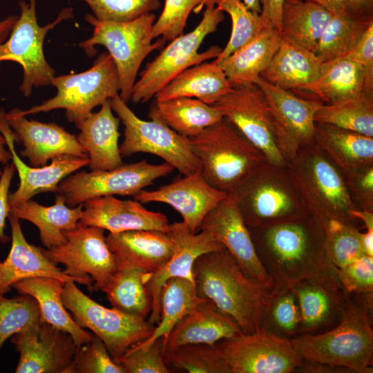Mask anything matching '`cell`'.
I'll list each match as a JSON object with an SVG mask.
<instances>
[{
  "instance_id": "1",
  "label": "cell",
  "mask_w": 373,
  "mask_h": 373,
  "mask_svg": "<svg viewBox=\"0 0 373 373\" xmlns=\"http://www.w3.org/2000/svg\"><path fill=\"white\" fill-rule=\"evenodd\" d=\"M257 255L273 280L270 292L302 281L315 283L338 298L349 296L324 247V229L308 213L260 228H249Z\"/></svg>"
},
{
  "instance_id": "2",
  "label": "cell",
  "mask_w": 373,
  "mask_h": 373,
  "mask_svg": "<svg viewBox=\"0 0 373 373\" xmlns=\"http://www.w3.org/2000/svg\"><path fill=\"white\" fill-rule=\"evenodd\" d=\"M193 271L198 296L211 301L243 334L263 328L269 290L248 276L226 248L199 256Z\"/></svg>"
},
{
  "instance_id": "3",
  "label": "cell",
  "mask_w": 373,
  "mask_h": 373,
  "mask_svg": "<svg viewBox=\"0 0 373 373\" xmlns=\"http://www.w3.org/2000/svg\"><path fill=\"white\" fill-rule=\"evenodd\" d=\"M372 294L350 295L336 326L323 333H305L291 338L304 361L347 367L355 373H372Z\"/></svg>"
},
{
  "instance_id": "4",
  "label": "cell",
  "mask_w": 373,
  "mask_h": 373,
  "mask_svg": "<svg viewBox=\"0 0 373 373\" xmlns=\"http://www.w3.org/2000/svg\"><path fill=\"white\" fill-rule=\"evenodd\" d=\"M190 140L204 180L228 194L268 163L264 154L224 117Z\"/></svg>"
},
{
  "instance_id": "5",
  "label": "cell",
  "mask_w": 373,
  "mask_h": 373,
  "mask_svg": "<svg viewBox=\"0 0 373 373\" xmlns=\"http://www.w3.org/2000/svg\"><path fill=\"white\" fill-rule=\"evenodd\" d=\"M287 170L306 211L323 229L331 220L354 224L350 212L358 207L343 175L314 142L301 149Z\"/></svg>"
},
{
  "instance_id": "6",
  "label": "cell",
  "mask_w": 373,
  "mask_h": 373,
  "mask_svg": "<svg viewBox=\"0 0 373 373\" xmlns=\"http://www.w3.org/2000/svg\"><path fill=\"white\" fill-rule=\"evenodd\" d=\"M85 19L93 26V32L79 46L89 57L95 55L96 45L107 49L118 73L119 96L127 102L131 99L142 62L152 51L161 49L166 42L161 37L153 42L155 15L149 12L127 21H108L86 15Z\"/></svg>"
},
{
  "instance_id": "7",
  "label": "cell",
  "mask_w": 373,
  "mask_h": 373,
  "mask_svg": "<svg viewBox=\"0 0 373 373\" xmlns=\"http://www.w3.org/2000/svg\"><path fill=\"white\" fill-rule=\"evenodd\" d=\"M223 12L216 6H206L202 18L196 27L171 41L140 73L131 97L135 103H144L184 70L216 58L222 48L211 46L204 52L198 50L206 37L215 32L224 21Z\"/></svg>"
},
{
  "instance_id": "8",
  "label": "cell",
  "mask_w": 373,
  "mask_h": 373,
  "mask_svg": "<svg viewBox=\"0 0 373 373\" xmlns=\"http://www.w3.org/2000/svg\"><path fill=\"white\" fill-rule=\"evenodd\" d=\"M248 228H260L308 214L286 167L267 163L233 193Z\"/></svg>"
},
{
  "instance_id": "9",
  "label": "cell",
  "mask_w": 373,
  "mask_h": 373,
  "mask_svg": "<svg viewBox=\"0 0 373 373\" xmlns=\"http://www.w3.org/2000/svg\"><path fill=\"white\" fill-rule=\"evenodd\" d=\"M50 84L57 89L53 97L26 111L16 108L17 113L26 116L62 108L68 120L77 124L119 91L117 68L108 52L101 53L87 70L55 76Z\"/></svg>"
},
{
  "instance_id": "10",
  "label": "cell",
  "mask_w": 373,
  "mask_h": 373,
  "mask_svg": "<svg viewBox=\"0 0 373 373\" xmlns=\"http://www.w3.org/2000/svg\"><path fill=\"white\" fill-rule=\"evenodd\" d=\"M75 283H65L61 293L64 305L80 327L90 329L102 339L114 361L151 335L155 326L148 321L101 305Z\"/></svg>"
},
{
  "instance_id": "11",
  "label": "cell",
  "mask_w": 373,
  "mask_h": 373,
  "mask_svg": "<svg viewBox=\"0 0 373 373\" xmlns=\"http://www.w3.org/2000/svg\"><path fill=\"white\" fill-rule=\"evenodd\" d=\"M111 103L124 126V137L119 146L122 157L138 153H149L164 160L183 175L200 170L190 138L160 121L139 118L119 95L112 98Z\"/></svg>"
},
{
  "instance_id": "12",
  "label": "cell",
  "mask_w": 373,
  "mask_h": 373,
  "mask_svg": "<svg viewBox=\"0 0 373 373\" xmlns=\"http://www.w3.org/2000/svg\"><path fill=\"white\" fill-rule=\"evenodd\" d=\"M173 169L166 162L154 164L143 160L108 170L81 171L64 178L59 184L56 193L70 207L102 196L134 197L153 184L157 179L172 173Z\"/></svg>"
},
{
  "instance_id": "13",
  "label": "cell",
  "mask_w": 373,
  "mask_h": 373,
  "mask_svg": "<svg viewBox=\"0 0 373 373\" xmlns=\"http://www.w3.org/2000/svg\"><path fill=\"white\" fill-rule=\"evenodd\" d=\"M21 14L13 26L8 40L0 44V61H12L20 64L23 77L19 87L28 97L33 87L50 84L55 76V70L48 64L44 54V41L49 30L61 21L72 17L70 8H65L52 23L40 26L36 16V0L19 3Z\"/></svg>"
},
{
  "instance_id": "14",
  "label": "cell",
  "mask_w": 373,
  "mask_h": 373,
  "mask_svg": "<svg viewBox=\"0 0 373 373\" xmlns=\"http://www.w3.org/2000/svg\"><path fill=\"white\" fill-rule=\"evenodd\" d=\"M104 229L83 225L65 233L66 242L44 249L52 261L65 266L64 273L95 291H103L117 270L115 256L110 249Z\"/></svg>"
},
{
  "instance_id": "15",
  "label": "cell",
  "mask_w": 373,
  "mask_h": 373,
  "mask_svg": "<svg viewBox=\"0 0 373 373\" xmlns=\"http://www.w3.org/2000/svg\"><path fill=\"white\" fill-rule=\"evenodd\" d=\"M216 345L231 373H290L304 362L291 338L264 328L223 339Z\"/></svg>"
},
{
  "instance_id": "16",
  "label": "cell",
  "mask_w": 373,
  "mask_h": 373,
  "mask_svg": "<svg viewBox=\"0 0 373 373\" xmlns=\"http://www.w3.org/2000/svg\"><path fill=\"white\" fill-rule=\"evenodd\" d=\"M255 84L262 91L272 117L277 146L288 162L303 147L314 142V116L323 104L298 97L260 76Z\"/></svg>"
},
{
  "instance_id": "17",
  "label": "cell",
  "mask_w": 373,
  "mask_h": 373,
  "mask_svg": "<svg viewBox=\"0 0 373 373\" xmlns=\"http://www.w3.org/2000/svg\"><path fill=\"white\" fill-rule=\"evenodd\" d=\"M213 106L264 154L269 163L287 166L277 146L267 102L256 84L233 86Z\"/></svg>"
},
{
  "instance_id": "18",
  "label": "cell",
  "mask_w": 373,
  "mask_h": 373,
  "mask_svg": "<svg viewBox=\"0 0 373 373\" xmlns=\"http://www.w3.org/2000/svg\"><path fill=\"white\" fill-rule=\"evenodd\" d=\"M16 373H66L77 346L70 334L41 319L13 334Z\"/></svg>"
},
{
  "instance_id": "19",
  "label": "cell",
  "mask_w": 373,
  "mask_h": 373,
  "mask_svg": "<svg viewBox=\"0 0 373 373\" xmlns=\"http://www.w3.org/2000/svg\"><path fill=\"white\" fill-rule=\"evenodd\" d=\"M199 231L209 232L235 258L243 271L270 291L273 280L262 266L233 193L219 202L202 220Z\"/></svg>"
},
{
  "instance_id": "20",
  "label": "cell",
  "mask_w": 373,
  "mask_h": 373,
  "mask_svg": "<svg viewBox=\"0 0 373 373\" xmlns=\"http://www.w3.org/2000/svg\"><path fill=\"white\" fill-rule=\"evenodd\" d=\"M166 233L173 242V252L162 267L150 274L146 283L152 300L148 321L153 326L160 320V294L166 281L182 278L194 283L193 269L196 259L205 253L224 248L209 232L194 233L182 221L170 224Z\"/></svg>"
},
{
  "instance_id": "21",
  "label": "cell",
  "mask_w": 373,
  "mask_h": 373,
  "mask_svg": "<svg viewBox=\"0 0 373 373\" xmlns=\"http://www.w3.org/2000/svg\"><path fill=\"white\" fill-rule=\"evenodd\" d=\"M228 193L211 186L199 170L151 191L142 190L134 196L141 203L160 202L170 205L194 233L205 218Z\"/></svg>"
},
{
  "instance_id": "22",
  "label": "cell",
  "mask_w": 373,
  "mask_h": 373,
  "mask_svg": "<svg viewBox=\"0 0 373 373\" xmlns=\"http://www.w3.org/2000/svg\"><path fill=\"white\" fill-rule=\"evenodd\" d=\"M6 119L24 146L21 156L28 159L31 166L46 165L50 160L64 155L88 157L77 136L59 125L28 119L19 115L16 108L6 113Z\"/></svg>"
},
{
  "instance_id": "23",
  "label": "cell",
  "mask_w": 373,
  "mask_h": 373,
  "mask_svg": "<svg viewBox=\"0 0 373 373\" xmlns=\"http://www.w3.org/2000/svg\"><path fill=\"white\" fill-rule=\"evenodd\" d=\"M0 131L6 139V145L12 155V164L19 178L17 189L9 193L10 206L31 200L41 193H56L59 184L64 178L89 164L88 157L82 158L69 155L57 157L52 160L50 164L39 167L26 164L16 153L14 142L17 137L8 124L6 113L2 108H0Z\"/></svg>"
},
{
  "instance_id": "24",
  "label": "cell",
  "mask_w": 373,
  "mask_h": 373,
  "mask_svg": "<svg viewBox=\"0 0 373 373\" xmlns=\"http://www.w3.org/2000/svg\"><path fill=\"white\" fill-rule=\"evenodd\" d=\"M79 222L109 233L130 230H156L166 233L170 224L162 213L147 209L135 200H120L106 195L88 200Z\"/></svg>"
},
{
  "instance_id": "25",
  "label": "cell",
  "mask_w": 373,
  "mask_h": 373,
  "mask_svg": "<svg viewBox=\"0 0 373 373\" xmlns=\"http://www.w3.org/2000/svg\"><path fill=\"white\" fill-rule=\"evenodd\" d=\"M8 219L12 245L7 258L0 262V294L9 292L12 285L19 280L34 277L55 278L80 284L77 279L66 275L45 255L43 249L26 240L16 216L10 212Z\"/></svg>"
},
{
  "instance_id": "26",
  "label": "cell",
  "mask_w": 373,
  "mask_h": 373,
  "mask_svg": "<svg viewBox=\"0 0 373 373\" xmlns=\"http://www.w3.org/2000/svg\"><path fill=\"white\" fill-rule=\"evenodd\" d=\"M106 242L116 262L153 274L171 256L173 242L167 233L156 230H130L109 233Z\"/></svg>"
},
{
  "instance_id": "27",
  "label": "cell",
  "mask_w": 373,
  "mask_h": 373,
  "mask_svg": "<svg viewBox=\"0 0 373 373\" xmlns=\"http://www.w3.org/2000/svg\"><path fill=\"white\" fill-rule=\"evenodd\" d=\"M119 122L108 99L99 111L75 124L79 130L77 139L88 155L91 171L112 169L124 164L118 144Z\"/></svg>"
},
{
  "instance_id": "28",
  "label": "cell",
  "mask_w": 373,
  "mask_h": 373,
  "mask_svg": "<svg viewBox=\"0 0 373 373\" xmlns=\"http://www.w3.org/2000/svg\"><path fill=\"white\" fill-rule=\"evenodd\" d=\"M242 333L231 318L205 299L175 326L164 341V351L186 344L215 345Z\"/></svg>"
},
{
  "instance_id": "29",
  "label": "cell",
  "mask_w": 373,
  "mask_h": 373,
  "mask_svg": "<svg viewBox=\"0 0 373 373\" xmlns=\"http://www.w3.org/2000/svg\"><path fill=\"white\" fill-rule=\"evenodd\" d=\"M321 64L313 52L281 38L277 52L260 76L286 90H305L314 95Z\"/></svg>"
},
{
  "instance_id": "30",
  "label": "cell",
  "mask_w": 373,
  "mask_h": 373,
  "mask_svg": "<svg viewBox=\"0 0 373 373\" xmlns=\"http://www.w3.org/2000/svg\"><path fill=\"white\" fill-rule=\"evenodd\" d=\"M65 283L55 278L34 277L19 280L12 287L20 294L32 296L38 303L40 319L70 334L80 347L91 340L93 333L80 327L64 305L61 293Z\"/></svg>"
},
{
  "instance_id": "31",
  "label": "cell",
  "mask_w": 373,
  "mask_h": 373,
  "mask_svg": "<svg viewBox=\"0 0 373 373\" xmlns=\"http://www.w3.org/2000/svg\"><path fill=\"white\" fill-rule=\"evenodd\" d=\"M280 42V33L276 28H264L253 39L217 64L232 86L255 84L269 66Z\"/></svg>"
},
{
  "instance_id": "32",
  "label": "cell",
  "mask_w": 373,
  "mask_h": 373,
  "mask_svg": "<svg viewBox=\"0 0 373 373\" xmlns=\"http://www.w3.org/2000/svg\"><path fill=\"white\" fill-rule=\"evenodd\" d=\"M314 142L343 173L373 165L372 137L316 122Z\"/></svg>"
},
{
  "instance_id": "33",
  "label": "cell",
  "mask_w": 373,
  "mask_h": 373,
  "mask_svg": "<svg viewBox=\"0 0 373 373\" xmlns=\"http://www.w3.org/2000/svg\"><path fill=\"white\" fill-rule=\"evenodd\" d=\"M232 87L219 64L204 61L180 73L154 97L155 101L191 97L213 106Z\"/></svg>"
},
{
  "instance_id": "34",
  "label": "cell",
  "mask_w": 373,
  "mask_h": 373,
  "mask_svg": "<svg viewBox=\"0 0 373 373\" xmlns=\"http://www.w3.org/2000/svg\"><path fill=\"white\" fill-rule=\"evenodd\" d=\"M84 204L75 207L66 205L56 195L55 204L45 207L29 200L10 206V212L19 219L34 224L39 229L40 240L47 249L60 246L67 239L66 231L74 229L82 218Z\"/></svg>"
},
{
  "instance_id": "35",
  "label": "cell",
  "mask_w": 373,
  "mask_h": 373,
  "mask_svg": "<svg viewBox=\"0 0 373 373\" xmlns=\"http://www.w3.org/2000/svg\"><path fill=\"white\" fill-rule=\"evenodd\" d=\"M149 117L189 138L223 118L213 105L191 97L155 101L150 108Z\"/></svg>"
},
{
  "instance_id": "36",
  "label": "cell",
  "mask_w": 373,
  "mask_h": 373,
  "mask_svg": "<svg viewBox=\"0 0 373 373\" xmlns=\"http://www.w3.org/2000/svg\"><path fill=\"white\" fill-rule=\"evenodd\" d=\"M332 14L305 0H285L281 17V38L313 52Z\"/></svg>"
},
{
  "instance_id": "37",
  "label": "cell",
  "mask_w": 373,
  "mask_h": 373,
  "mask_svg": "<svg viewBox=\"0 0 373 373\" xmlns=\"http://www.w3.org/2000/svg\"><path fill=\"white\" fill-rule=\"evenodd\" d=\"M204 300L198 296L193 282L182 278L167 280L160 294L159 322L149 338L133 347L145 349L159 338L164 341L175 326Z\"/></svg>"
},
{
  "instance_id": "38",
  "label": "cell",
  "mask_w": 373,
  "mask_h": 373,
  "mask_svg": "<svg viewBox=\"0 0 373 373\" xmlns=\"http://www.w3.org/2000/svg\"><path fill=\"white\" fill-rule=\"evenodd\" d=\"M364 93L365 73L359 64L344 57L322 62L314 90L318 100L332 104Z\"/></svg>"
},
{
  "instance_id": "39",
  "label": "cell",
  "mask_w": 373,
  "mask_h": 373,
  "mask_svg": "<svg viewBox=\"0 0 373 373\" xmlns=\"http://www.w3.org/2000/svg\"><path fill=\"white\" fill-rule=\"evenodd\" d=\"M117 270L103 291L111 307L146 319L152 308V300L146 283L151 274L137 268L117 263Z\"/></svg>"
},
{
  "instance_id": "40",
  "label": "cell",
  "mask_w": 373,
  "mask_h": 373,
  "mask_svg": "<svg viewBox=\"0 0 373 373\" xmlns=\"http://www.w3.org/2000/svg\"><path fill=\"white\" fill-rule=\"evenodd\" d=\"M290 289L298 300L301 316L300 333L303 334L328 325L336 315L341 316L347 300L341 299L321 285L309 281L299 282Z\"/></svg>"
},
{
  "instance_id": "41",
  "label": "cell",
  "mask_w": 373,
  "mask_h": 373,
  "mask_svg": "<svg viewBox=\"0 0 373 373\" xmlns=\"http://www.w3.org/2000/svg\"><path fill=\"white\" fill-rule=\"evenodd\" d=\"M314 121L373 137V94L364 93L353 99L323 104Z\"/></svg>"
},
{
  "instance_id": "42",
  "label": "cell",
  "mask_w": 373,
  "mask_h": 373,
  "mask_svg": "<svg viewBox=\"0 0 373 373\" xmlns=\"http://www.w3.org/2000/svg\"><path fill=\"white\" fill-rule=\"evenodd\" d=\"M372 23L373 19L332 14L313 52L322 62L341 57L354 47Z\"/></svg>"
},
{
  "instance_id": "43",
  "label": "cell",
  "mask_w": 373,
  "mask_h": 373,
  "mask_svg": "<svg viewBox=\"0 0 373 373\" xmlns=\"http://www.w3.org/2000/svg\"><path fill=\"white\" fill-rule=\"evenodd\" d=\"M163 358L170 370L188 373H231L216 345H183L164 351Z\"/></svg>"
},
{
  "instance_id": "44",
  "label": "cell",
  "mask_w": 373,
  "mask_h": 373,
  "mask_svg": "<svg viewBox=\"0 0 373 373\" xmlns=\"http://www.w3.org/2000/svg\"><path fill=\"white\" fill-rule=\"evenodd\" d=\"M231 17L229 39L213 60L218 63L253 39L265 27L260 15L248 9L241 0H218L216 5Z\"/></svg>"
},
{
  "instance_id": "45",
  "label": "cell",
  "mask_w": 373,
  "mask_h": 373,
  "mask_svg": "<svg viewBox=\"0 0 373 373\" xmlns=\"http://www.w3.org/2000/svg\"><path fill=\"white\" fill-rule=\"evenodd\" d=\"M324 233L325 253L337 269L366 255L362 245L361 233L355 224L331 220Z\"/></svg>"
},
{
  "instance_id": "46",
  "label": "cell",
  "mask_w": 373,
  "mask_h": 373,
  "mask_svg": "<svg viewBox=\"0 0 373 373\" xmlns=\"http://www.w3.org/2000/svg\"><path fill=\"white\" fill-rule=\"evenodd\" d=\"M301 316L296 296L290 289L269 291L263 328L280 335L300 333Z\"/></svg>"
},
{
  "instance_id": "47",
  "label": "cell",
  "mask_w": 373,
  "mask_h": 373,
  "mask_svg": "<svg viewBox=\"0 0 373 373\" xmlns=\"http://www.w3.org/2000/svg\"><path fill=\"white\" fill-rule=\"evenodd\" d=\"M39 320V305L32 296L8 298L0 294V350L8 338Z\"/></svg>"
},
{
  "instance_id": "48",
  "label": "cell",
  "mask_w": 373,
  "mask_h": 373,
  "mask_svg": "<svg viewBox=\"0 0 373 373\" xmlns=\"http://www.w3.org/2000/svg\"><path fill=\"white\" fill-rule=\"evenodd\" d=\"M218 0H165L163 10L153 26V39L171 41L182 35L192 11L200 12L204 6L216 5Z\"/></svg>"
},
{
  "instance_id": "49",
  "label": "cell",
  "mask_w": 373,
  "mask_h": 373,
  "mask_svg": "<svg viewBox=\"0 0 373 373\" xmlns=\"http://www.w3.org/2000/svg\"><path fill=\"white\" fill-rule=\"evenodd\" d=\"M66 373H126L111 356L102 339L93 333L91 340L77 347Z\"/></svg>"
},
{
  "instance_id": "50",
  "label": "cell",
  "mask_w": 373,
  "mask_h": 373,
  "mask_svg": "<svg viewBox=\"0 0 373 373\" xmlns=\"http://www.w3.org/2000/svg\"><path fill=\"white\" fill-rule=\"evenodd\" d=\"M99 21H127L157 10L160 0H81Z\"/></svg>"
},
{
  "instance_id": "51",
  "label": "cell",
  "mask_w": 373,
  "mask_h": 373,
  "mask_svg": "<svg viewBox=\"0 0 373 373\" xmlns=\"http://www.w3.org/2000/svg\"><path fill=\"white\" fill-rule=\"evenodd\" d=\"M164 340L155 341L147 348L130 347L115 361L126 373H170L163 358Z\"/></svg>"
},
{
  "instance_id": "52",
  "label": "cell",
  "mask_w": 373,
  "mask_h": 373,
  "mask_svg": "<svg viewBox=\"0 0 373 373\" xmlns=\"http://www.w3.org/2000/svg\"><path fill=\"white\" fill-rule=\"evenodd\" d=\"M341 286L349 295L373 294V256L364 255L337 269Z\"/></svg>"
},
{
  "instance_id": "53",
  "label": "cell",
  "mask_w": 373,
  "mask_h": 373,
  "mask_svg": "<svg viewBox=\"0 0 373 373\" xmlns=\"http://www.w3.org/2000/svg\"><path fill=\"white\" fill-rule=\"evenodd\" d=\"M343 178L355 205L373 211V165L348 171Z\"/></svg>"
},
{
  "instance_id": "54",
  "label": "cell",
  "mask_w": 373,
  "mask_h": 373,
  "mask_svg": "<svg viewBox=\"0 0 373 373\" xmlns=\"http://www.w3.org/2000/svg\"><path fill=\"white\" fill-rule=\"evenodd\" d=\"M359 64L365 73V93L373 94V23L354 47L341 56Z\"/></svg>"
},
{
  "instance_id": "55",
  "label": "cell",
  "mask_w": 373,
  "mask_h": 373,
  "mask_svg": "<svg viewBox=\"0 0 373 373\" xmlns=\"http://www.w3.org/2000/svg\"><path fill=\"white\" fill-rule=\"evenodd\" d=\"M16 169L13 164H7L0 177V239L6 238L3 231L6 219L10 214L9 189Z\"/></svg>"
},
{
  "instance_id": "56",
  "label": "cell",
  "mask_w": 373,
  "mask_h": 373,
  "mask_svg": "<svg viewBox=\"0 0 373 373\" xmlns=\"http://www.w3.org/2000/svg\"><path fill=\"white\" fill-rule=\"evenodd\" d=\"M285 0H259L262 21L267 28H276L279 32L281 28L283 7Z\"/></svg>"
},
{
  "instance_id": "57",
  "label": "cell",
  "mask_w": 373,
  "mask_h": 373,
  "mask_svg": "<svg viewBox=\"0 0 373 373\" xmlns=\"http://www.w3.org/2000/svg\"><path fill=\"white\" fill-rule=\"evenodd\" d=\"M350 216L363 222L367 230L361 233L363 248L366 255L373 256V211L356 208L351 211Z\"/></svg>"
},
{
  "instance_id": "58",
  "label": "cell",
  "mask_w": 373,
  "mask_h": 373,
  "mask_svg": "<svg viewBox=\"0 0 373 373\" xmlns=\"http://www.w3.org/2000/svg\"><path fill=\"white\" fill-rule=\"evenodd\" d=\"M373 0H349L347 14L363 19H373Z\"/></svg>"
},
{
  "instance_id": "59",
  "label": "cell",
  "mask_w": 373,
  "mask_h": 373,
  "mask_svg": "<svg viewBox=\"0 0 373 373\" xmlns=\"http://www.w3.org/2000/svg\"><path fill=\"white\" fill-rule=\"evenodd\" d=\"M316 3L333 15L347 14L349 0H305Z\"/></svg>"
},
{
  "instance_id": "60",
  "label": "cell",
  "mask_w": 373,
  "mask_h": 373,
  "mask_svg": "<svg viewBox=\"0 0 373 373\" xmlns=\"http://www.w3.org/2000/svg\"><path fill=\"white\" fill-rule=\"evenodd\" d=\"M17 19L16 16H10L0 21V44L3 43L10 35Z\"/></svg>"
},
{
  "instance_id": "61",
  "label": "cell",
  "mask_w": 373,
  "mask_h": 373,
  "mask_svg": "<svg viewBox=\"0 0 373 373\" xmlns=\"http://www.w3.org/2000/svg\"><path fill=\"white\" fill-rule=\"evenodd\" d=\"M6 141L3 135H0V163L6 164L10 159H12V155L10 151H8L5 148ZM1 172L0 171V177Z\"/></svg>"
},
{
  "instance_id": "62",
  "label": "cell",
  "mask_w": 373,
  "mask_h": 373,
  "mask_svg": "<svg viewBox=\"0 0 373 373\" xmlns=\"http://www.w3.org/2000/svg\"><path fill=\"white\" fill-rule=\"evenodd\" d=\"M245 6L250 10L260 13L261 6L259 0H241Z\"/></svg>"
}]
</instances>
